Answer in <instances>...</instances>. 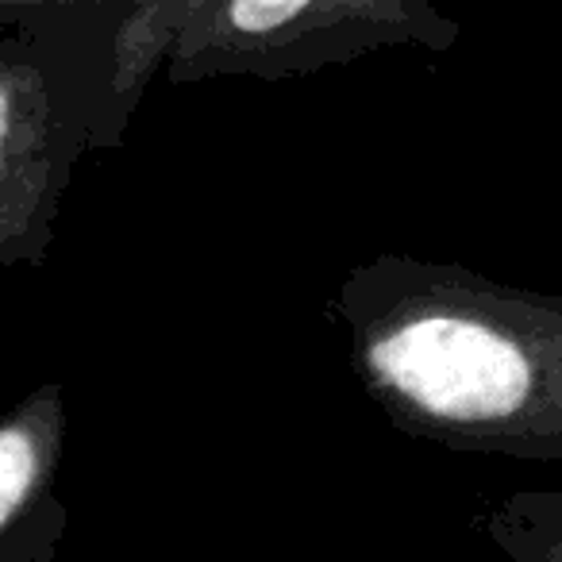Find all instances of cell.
<instances>
[{
    "instance_id": "obj_1",
    "label": "cell",
    "mask_w": 562,
    "mask_h": 562,
    "mask_svg": "<svg viewBox=\"0 0 562 562\" xmlns=\"http://www.w3.org/2000/svg\"><path fill=\"white\" fill-rule=\"evenodd\" d=\"M355 359L416 436L513 459H562V297L405 258L344 290Z\"/></svg>"
},
{
    "instance_id": "obj_2",
    "label": "cell",
    "mask_w": 562,
    "mask_h": 562,
    "mask_svg": "<svg viewBox=\"0 0 562 562\" xmlns=\"http://www.w3.org/2000/svg\"><path fill=\"white\" fill-rule=\"evenodd\" d=\"M78 132L74 109H58L47 63L0 50V255H27L47 239V204L63 193L74 158L66 139Z\"/></svg>"
},
{
    "instance_id": "obj_3",
    "label": "cell",
    "mask_w": 562,
    "mask_h": 562,
    "mask_svg": "<svg viewBox=\"0 0 562 562\" xmlns=\"http://www.w3.org/2000/svg\"><path fill=\"white\" fill-rule=\"evenodd\" d=\"M204 27H186V43H212L216 40L220 58L232 66L255 63H297L308 66V43H324V50H339V40L362 47L367 32L393 40L401 32L405 9L390 4H313V0H243L227 9H189ZM209 63V66H212Z\"/></svg>"
},
{
    "instance_id": "obj_4",
    "label": "cell",
    "mask_w": 562,
    "mask_h": 562,
    "mask_svg": "<svg viewBox=\"0 0 562 562\" xmlns=\"http://www.w3.org/2000/svg\"><path fill=\"white\" fill-rule=\"evenodd\" d=\"M58 443L63 401L55 390L0 420V562H43L63 531Z\"/></svg>"
},
{
    "instance_id": "obj_5",
    "label": "cell",
    "mask_w": 562,
    "mask_h": 562,
    "mask_svg": "<svg viewBox=\"0 0 562 562\" xmlns=\"http://www.w3.org/2000/svg\"><path fill=\"white\" fill-rule=\"evenodd\" d=\"M490 536L516 562H562V493H520L490 516Z\"/></svg>"
}]
</instances>
